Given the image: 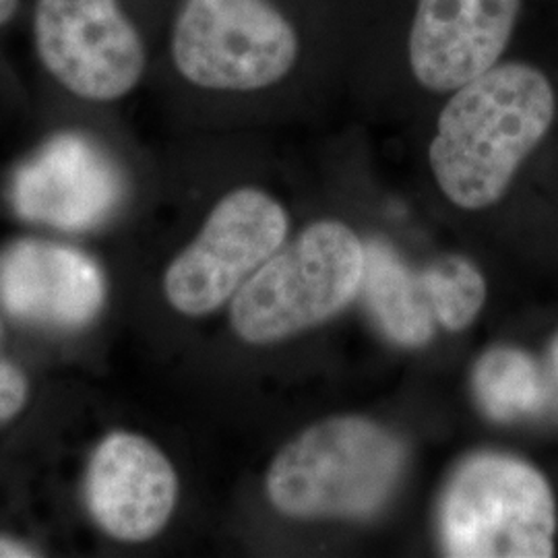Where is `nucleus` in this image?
Returning a JSON list of instances; mask_svg holds the SVG:
<instances>
[{"label":"nucleus","instance_id":"nucleus-1","mask_svg":"<svg viewBox=\"0 0 558 558\" xmlns=\"http://www.w3.org/2000/svg\"><path fill=\"white\" fill-rule=\"evenodd\" d=\"M428 160L442 195L468 211L499 203L521 163L546 137L557 98L527 62H499L451 92Z\"/></svg>","mask_w":558,"mask_h":558},{"label":"nucleus","instance_id":"nucleus-2","mask_svg":"<svg viewBox=\"0 0 558 558\" xmlns=\"http://www.w3.org/2000/svg\"><path fill=\"white\" fill-rule=\"evenodd\" d=\"M403 442L375 420L333 416L279 449L265 478L271 507L292 519H368L393 497Z\"/></svg>","mask_w":558,"mask_h":558},{"label":"nucleus","instance_id":"nucleus-3","mask_svg":"<svg viewBox=\"0 0 558 558\" xmlns=\"http://www.w3.org/2000/svg\"><path fill=\"white\" fill-rule=\"evenodd\" d=\"M364 263V244L345 223H311L236 292L232 329L246 343L269 345L333 319L359 296Z\"/></svg>","mask_w":558,"mask_h":558},{"label":"nucleus","instance_id":"nucleus-4","mask_svg":"<svg viewBox=\"0 0 558 558\" xmlns=\"http://www.w3.org/2000/svg\"><path fill=\"white\" fill-rule=\"evenodd\" d=\"M557 530L550 482L509 453L470 456L440 497L439 542L447 557H555Z\"/></svg>","mask_w":558,"mask_h":558},{"label":"nucleus","instance_id":"nucleus-5","mask_svg":"<svg viewBox=\"0 0 558 558\" xmlns=\"http://www.w3.org/2000/svg\"><path fill=\"white\" fill-rule=\"evenodd\" d=\"M299 34L271 0H184L172 32L180 75L214 92H257L290 75Z\"/></svg>","mask_w":558,"mask_h":558},{"label":"nucleus","instance_id":"nucleus-6","mask_svg":"<svg viewBox=\"0 0 558 558\" xmlns=\"http://www.w3.org/2000/svg\"><path fill=\"white\" fill-rule=\"evenodd\" d=\"M288 228V211L278 199L253 186L232 191L168 265L163 294L170 306L186 317L218 311L278 253Z\"/></svg>","mask_w":558,"mask_h":558},{"label":"nucleus","instance_id":"nucleus-7","mask_svg":"<svg viewBox=\"0 0 558 558\" xmlns=\"http://www.w3.org/2000/svg\"><path fill=\"white\" fill-rule=\"evenodd\" d=\"M34 36L46 71L83 100H120L143 77L145 46L119 0H38Z\"/></svg>","mask_w":558,"mask_h":558},{"label":"nucleus","instance_id":"nucleus-8","mask_svg":"<svg viewBox=\"0 0 558 558\" xmlns=\"http://www.w3.org/2000/svg\"><path fill=\"white\" fill-rule=\"evenodd\" d=\"M179 488L177 470L158 445L117 430L94 449L83 490L87 511L106 536L141 544L163 532Z\"/></svg>","mask_w":558,"mask_h":558},{"label":"nucleus","instance_id":"nucleus-9","mask_svg":"<svg viewBox=\"0 0 558 558\" xmlns=\"http://www.w3.org/2000/svg\"><path fill=\"white\" fill-rule=\"evenodd\" d=\"M521 0H416L408 59L422 87L449 94L499 64Z\"/></svg>","mask_w":558,"mask_h":558},{"label":"nucleus","instance_id":"nucleus-10","mask_svg":"<svg viewBox=\"0 0 558 558\" xmlns=\"http://www.w3.org/2000/svg\"><path fill=\"white\" fill-rule=\"evenodd\" d=\"M0 302L13 319L50 331H80L106 302L100 265L77 248L23 239L0 255Z\"/></svg>","mask_w":558,"mask_h":558},{"label":"nucleus","instance_id":"nucleus-11","mask_svg":"<svg viewBox=\"0 0 558 558\" xmlns=\"http://www.w3.org/2000/svg\"><path fill=\"white\" fill-rule=\"evenodd\" d=\"M119 170L96 143L64 133L48 141L13 179L21 218L59 230H89L114 214Z\"/></svg>","mask_w":558,"mask_h":558},{"label":"nucleus","instance_id":"nucleus-12","mask_svg":"<svg viewBox=\"0 0 558 558\" xmlns=\"http://www.w3.org/2000/svg\"><path fill=\"white\" fill-rule=\"evenodd\" d=\"M364 251L366 263L360 292H364L380 329L403 348L426 345L435 333V317L424 296L420 276L412 274V269L380 242H371Z\"/></svg>","mask_w":558,"mask_h":558},{"label":"nucleus","instance_id":"nucleus-13","mask_svg":"<svg viewBox=\"0 0 558 558\" xmlns=\"http://www.w3.org/2000/svg\"><path fill=\"white\" fill-rule=\"evenodd\" d=\"M474 391L490 418L507 422L534 412L542 393L536 364L519 350L495 348L476 364Z\"/></svg>","mask_w":558,"mask_h":558},{"label":"nucleus","instance_id":"nucleus-14","mask_svg":"<svg viewBox=\"0 0 558 558\" xmlns=\"http://www.w3.org/2000/svg\"><path fill=\"white\" fill-rule=\"evenodd\" d=\"M420 283L433 317L453 333L478 319L486 302V279L472 260L445 257L420 274Z\"/></svg>","mask_w":558,"mask_h":558},{"label":"nucleus","instance_id":"nucleus-15","mask_svg":"<svg viewBox=\"0 0 558 558\" xmlns=\"http://www.w3.org/2000/svg\"><path fill=\"white\" fill-rule=\"evenodd\" d=\"M29 399V380L20 366L0 354V426L17 418Z\"/></svg>","mask_w":558,"mask_h":558},{"label":"nucleus","instance_id":"nucleus-16","mask_svg":"<svg viewBox=\"0 0 558 558\" xmlns=\"http://www.w3.org/2000/svg\"><path fill=\"white\" fill-rule=\"evenodd\" d=\"M40 557V553H36L29 544L21 542V539L9 538L0 534V558H29Z\"/></svg>","mask_w":558,"mask_h":558},{"label":"nucleus","instance_id":"nucleus-17","mask_svg":"<svg viewBox=\"0 0 558 558\" xmlns=\"http://www.w3.org/2000/svg\"><path fill=\"white\" fill-rule=\"evenodd\" d=\"M20 7V0H0V25L9 23Z\"/></svg>","mask_w":558,"mask_h":558},{"label":"nucleus","instance_id":"nucleus-18","mask_svg":"<svg viewBox=\"0 0 558 558\" xmlns=\"http://www.w3.org/2000/svg\"><path fill=\"white\" fill-rule=\"evenodd\" d=\"M553 360H555V366L558 368V338L553 343Z\"/></svg>","mask_w":558,"mask_h":558},{"label":"nucleus","instance_id":"nucleus-19","mask_svg":"<svg viewBox=\"0 0 558 558\" xmlns=\"http://www.w3.org/2000/svg\"><path fill=\"white\" fill-rule=\"evenodd\" d=\"M0 336H2V325H0Z\"/></svg>","mask_w":558,"mask_h":558}]
</instances>
